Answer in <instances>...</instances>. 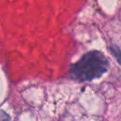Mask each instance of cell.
Here are the masks:
<instances>
[{
  "instance_id": "3957f363",
  "label": "cell",
  "mask_w": 121,
  "mask_h": 121,
  "mask_svg": "<svg viewBox=\"0 0 121 121\" xmlns=\"http://www.w3.org/2000/svg\"><path fill=\"white\" fill-rule=\"evenodd\" d=\"M10 117L7 113H5L4 110L1 111V121H10Z\"/></svg>"
},
{
  "instance_id": "6da1fadb",
  "label": "cell",
  "mask_w": 121,
  "mask_h": 121,
  "mask_svg": "<svg viewBox=\"0 0 121 121\" xmlns=\"http://www.w3.org/2000/svg\"><path fill=\"white\" fill-rule=\"evenodd\" d=\"M108 58L99 51L86 53L78 61L71 65L70 75L71 79L83 82L99 78L109 70Z\"/></svg>"
},
{
  "instance_id": "7a4b0ae2",
  "label": "cell",
  "mask_w": 121,
  "mask_h": 121,
  "mask_svg": "<svg viewBox=\"0 0 121 121\" xmlns=\"http://www.w3.org/2000/svg\"><path fill=\"white\" fill-rule=\"evenodd\" d=\"M110 51H111V52H112L113 55L114 56V57L116 58L117 61L121 65V51H120V49H119L118 47H116V46H113V47H111Z\"/></svg>"
}]
</instances>
